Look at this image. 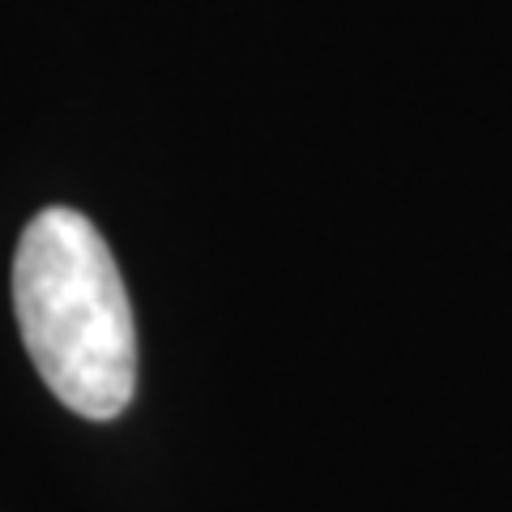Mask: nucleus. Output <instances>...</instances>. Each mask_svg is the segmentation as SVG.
Returning <instances> with one entry per match:
<instances>
[{
    "label": "nucleus",
    "instance_id": "1",
    "mask_svg": "<svg viewBox=\"0 0 512 512\" xmlns=\"http://www.w3.org/2000/svg\"><path fill=\"white\" fill-rule=\"evenodd\" d=\"M13 308L43 384L82 419H116L137 389V325L99 227L52 205L13 256Z\"/></svg>",
    "mask_w": 512,
    "mask_h": 512
}]
</instances>
